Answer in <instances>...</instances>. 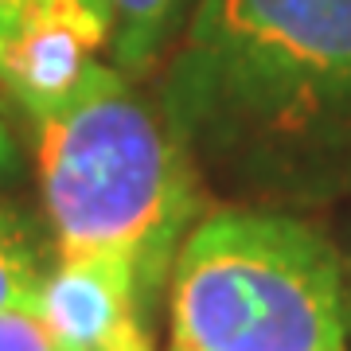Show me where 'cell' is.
Returning a JSON list of instances; mask_svg holds the SVG:
<instances>
[{
    "mask_svg": "<svg viewBox=\"0 0 351 351\" xmlns=\"http://www.w3.org/2000/svg\"><path fill=\"white\" fill-rule=\"evenodd\" d=\"M156 71L199 172L277 199L351 184V0H195Z\"/></svg>",
    "mask_w": 351,
    "mask_h": 351,
    "instance_id": "6da1fadb",
    "label": "cell"
},
{
    "mask_svg": "<svg viewBox=\"0 0 351 351\" xmlns=\"http://www.w3.org/2000/svg\"><path fill=\"white\" fill-rule=\"evenodd\" d=\"M32 129L55 254L133 262L149 308L203 215L199 164L164 106L101 59L75 98L36 117Z\"/></svg>",
    "mask_w": 351,
    "mask_h": 351,
    "instance_id": "7a4b0ae2",
    "label": "cell"
},
{
    "mask_svg": "<svg viewBox=\"0 0 351 351\" xmlns=\"http://www.w3.org/2000/svg\"><path fill=\"white\" fill-rule=\"evenodd\" d=\"M172 351H348L339 246L269 207L199 215L168 274Z\"/></svg>",
    "mask_w": 351,
    "mask_h": 351,
    "instance_id": "3957f363",
    "label": "cell"
},
{
    "mask_svg": "<svg viewBox=\"0 0 351 351\" xmlns=\"http://www.w3.org/2000/svg\"><path fill=\"white\" fill-rule=\"evenodd\" d=\"M110 55L101 0H36L0 43V94L36 121L75 98Z\"/></svg>",
    "mask_w": 351,
    "mask_h": 351,
    "instance_id": "277c9868",
    "label": "cell"
},
{
    "mask_svg": "<svg viewBox=\"0 0 351 351\" xmlns=\"http://www.w3.org/2000/svg\"><path fill=\"white\" fill-rule=\"evenodd\" d=\"M32 308L63 351H106L129 324H145L137 269L113 254H55Z\"/></svg>",
    "mask_w": 351,
    "mask_h": 351,
    "instance_id": "5b68a950",
    "label": "cell"
},
{
    "mask_svg": "<svg viewBox=\"0 0 351 351\" xmlns=\"http://www.w3.org/2000/svg\"><path fill=\"white\" fill-rule=\"evenodd\" d=\"M110 16V59L121 75L145 78L172 47L195 0H101Z\"/></svg>",
    "mask_w": 351,
    "mask_h": 351,
    "instance_id": "8992f818",
    "label": "cell"
},
{
    "mask_svg": "<svg viewBox=\"0 0 351 351\" xmlns=\"http://www.w3.org/2000/svg\"><path fill=\"white\" fill-rule=\"evenodd\" d=\"M47 274L32 226L16 211L0 207V313L36 301V289Z\"/></svg>",
    "mask_w": 351,
    "mask_h": 351,
    "instance_id": "52a82bcc",
    "label": "cell"
},
{
    "mask_svg": "<svg viewBox=\"0 0 351 351\" xmlns=\"http://www.w3.org/2000/svg\"><path fill=\"white\" fill-rule=\"evenodd\" d=\"M0 351H63L32 304L0 313Z\"/></svg>",
    "mask_w": 351,
    "mask_h": 351,
    "instance_id": "ba28073f",
    "label": "cell"
},
{
    "mask_svg": "<svg viewBox=\"0 0 351 351\" xmlns=\"http://www.w3.org/2000/svg\"><path fill=\"white\" fill-rule=\"evenodd\" d=\"M20 168V152H16V137L8 125V113H4V94H0V184H8Z\"/></svg>",
    "mask_w": 351,
    "mask_h": 351,
    "instance_id": "9c48e42d",
    "label": "cell"
},
{
    "mask_svg": "<svg viewBox=\"0 0 351 351\" xmlns=\"http://www.w3.org/2000/svg\"><path fill=\"white\" fill-rule=\"evenodd\" d=\"M106 351H152V343H149V332H145V324H129L125 332H121V336L113 339L110 348Z\"/></svg>",
    "mask_w": 351,
    "mask_h": 351,
    "instance_id": "30bf717a",
    "label": "cell"
},
{
    "mask_svg": "<svg viewBox=\"0 0 351 351\" xmlns=\"http://www.w3.org/2000/svg\"><path fill=\"white\" fill-rule=\"evenodd\" d=\"M32 4H36V0H0V43H4V36L12 32V24L32 8Z\"/></svg>",
    "mask_w": 351,
    "mask_h": 351,
    "instance_id": "8fae6325",
    "label": "cell"
},
{
    "mask_svg": "<svg viewBox=\"0 0 351 351\" xmlns=\"http://www.w3.org/2000/svg\"><path fill=\"white\" fill-rule=\"evenodd\" d=\"M339 262H343V277H348V301H351V226L343 234V246H339Z\"/></svg>",
    "mask_w": 351,
    "mask_h": 351,
    "instance_id": "7c38bea8",
    "label": "cell"
}]
</instances>
